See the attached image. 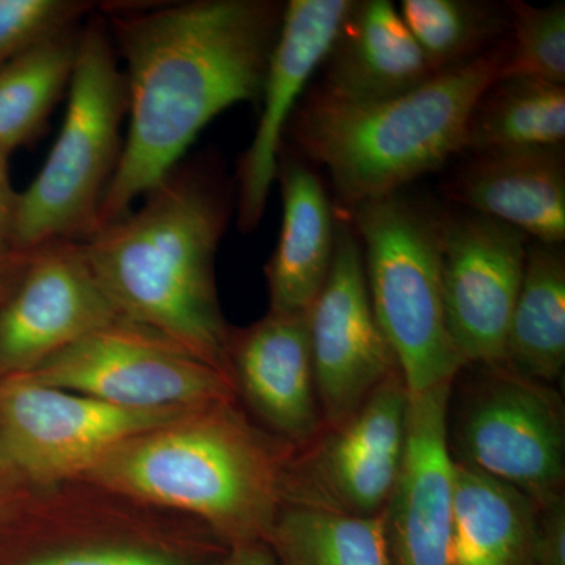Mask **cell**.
<instances>
[{
	"label": "cell",
	"mask_w": 565,
	"mask_h": 565,
	"mask_svg": "<svg viewBox=\"0 0 565 565\" xmlns=\"http://www.w3.org/2000/svg\"><path fill=\"white\" fill-rule=\"evenodd\" d=\"M307 322L323 424L338 426L401 371L371 303L362 244L341 215L332 267Z\"/></svg>",
	"instance_id": "8fae6325"
},
{
	"label": "cell",
	"mask_w": 565,
	"mask_h": 565,
	"mask_svg": "<svg viewBox=\"0 0 565 565\" xmlns=\"http://www.w3.org/2000/svg\"><path fill=\"white\" fill-rule=\"evenodd\" d=\"M451 385L408 396L403 463L384 511L390 565H452Z\"/></svg>",
	"instance_id": "9a60e30c"
},
{
	"label": "cell",
	"mask_w": 565,
	"mask_h": 565,
	"mask_svg": "<svg viewBox=\"0 0 565 565\" xmlns=\"http://www.w3.org/2000/svg\"><path fill=\"white\" fill-rule=\"evenodd\" d=\"M509 55L500 77H533L565 85V3L508 2Z\"/></svg>",
	"instance_id": "484cf974"
},
{
	"label": "cell",
	"mask_w": 565,
	"mask_h": 565,
	"mask_svg": "<svg viewBox=\"0 0 565 565\" xmlns=\"http://www.w3.org/2000/svg\"><path fill=\"white\" fill-rule=\"evenodd\" d=\"M20 565H185L173 557L147 550L102 546V548L71 550L36 557Z\"/></svg>",
	"instance_id": "83f0119b"
},
{
	"label": "cell",
	"mask_w": 565,
	"mask_h": 565,
	"mask_svg": "<svg viewBox=\"0 0 565 565\" xmlns=\"http://www.w3.org/2000/svg\"><path fill=\"white\" fill-rule=\"evenodd\" d=\"M218 565H277V561L266 542H253L232 546Z\"/></svg>",
	"instance_id": "4dcf8cb0"
},
{
	"label": "cell",
	"mask_w": 565,
	"mask_h": 565,
	"mask_svg": "<svg viewBox=\"0 0 565 565\" xmlns=\"http://www.w3.org/2000/svg\"><path fill=\"white\" fill-rule=\"evenodd\" d=\"M527 243L525 234L503 222L467 210L444 211L446 326L462 367L504 363Z\"/></svg>",
	"instance_id": "7c38bea8"
},
{
	"label": "cell",
	"mask_w": 565,
	"mask_h": 565,
	"mask_svg": "<svg viewBox=\"0 0 565 565\" xmlns=\"http://www.w3.org/2000/svg\"><path fill=\"white\" fill-rule=\"evenodd\" d=\"M228 366L234 388L282 444L302 449L322 433L307 315L269 311L232 333Z\"/></svg>",
	"instance_id": "2e32d148"
},
{
	"label": "cell",
	"mask_w": 565,
	"mask_h": 565,
	"mask_svg": "<svg viewBox=\"0 0 565 565\" xmlns=\"http://www.w3.org/2000/svg\"><path fill=\"white\" fill-rule=\"evenodd\" d=\"M531 565H565V494L539 509Z\"/></svg>",
	"instance_id": "f1b7e54d"
},
{
	"label": "cell",
	"mask_w": 565,
	"mask_h": 565,
	"mask_svg": "<svg viewBox=\"0 0 565 565\" xmlns=\"http://www.w3.org/2000/svg\"><path fill=\"white\" fill-rule=\"evenodd\" d=\"M195 411H134L14 374L0 385V452L25 478L87 473L122 441Z\"/></svg>",
	"instance_id": "9c48e42d"
},
{
	"label": "cell",
	"mask_w": 565,
	"mask_h": 565,
	"mask_svg": "<svg viewBox=\"0 0 565 565\" xmlns=\"http://www.w3.org/2000/svg\"><path fill=\"white\" fill-rule=\"evenodd\" d=\"M539 509L515 487L452 460V565H531Z\"/></svg>",
	"instance_id": "ffe728a7"
},
{
	"label": "cell",
	"mask_w": 565,
	"mask_h": 565,
	"mask_svg": "<svg viewBox=\"0 0 565 565\" xmlns=\"http://www.w3.org/2000/svg\"><path fill=\"white\" fill-rule=\"evenodd\" d=\"M445 195L462 210L519 230L530 241L564 244V145L470 152L446 181Z\"/></svg>",
	"instance_id": "e0dca14e"
},
{
	"label": "cell",
	"mask_w": 565,
	"mask_h": 565,
	"mask_svg": "<svg viewBox=\"0 0 565 565\" xmlns=\"http://www.w3.org/2000/svg\"><path fill=\"white\" fill-rule=\"evenodd\" d=\"M504 363L519 374L550 385L564 373L563 244L527 243L525 273L505 338Z\"/></svg>",
	"instance_id": "44dd1931"
},
{
	"label": "cell",
	"mask_w": 565,
	"mask_h": 565,
	"mask_svg": "<svg viewBox=\"0 0 565 565\" xmlns=\"http://www.w3.org/2000/svg\"><path fill=\"white\" fill-rule=\"evenodd\" d=\"M28 252H10L6 255H0V285L6 280L7 275L17 273L25 262Z\"/></svg>",
	"instance_id": "1f68e13d"
},
{
	"label": "cell",
	"mask_w": 565,
	"mask_h": 565,
	"mask_svg": "<svg viewBox=\"0 0 565 565\" xmlns=\"http://www.w3.org/2000/svg\"><path fill=\"white\" fill-rule=\"evenodd\" d=\"M509 36L419 87L373 104H341L311 92L294 111L286 136L300 156L332 180L340 215L444 167L465 151L479 96L501 76Z\"/></svg>",
	"instance_id": "3957f363"
},
{
	"label": "cell",
	"mask_w": 565,
	"mask_h": 565,
	"mask_svg": "<svg viewBox=\"0 0 565 565\" xmlns=\"http://www.w3.org/2000/svg\"><path fill=\"white\" fill-rule=\"evenodd\" d=\"M125 323L103 291L81 243L28 253L18 285L0 307V367L29 373L54 353Z\"/></svg>",
	"instance_id": "4fadbf2b"
},
{
	"label": "cell",
	"mask_w": 565,
	"mask_h": 565,
	"mask_svg": "<svg viewBox=\"0 0 565 565\" xmlns=\"http://www.w3.org/2000/svg\"><path fill=\"white\" fill-rule=\"evenodd\" d=\"M401 17L435 73L462 66L508 39V6L478 0H404Z\"/></svg>",
	"instance_id": "d4e9b609"
},
{
	"label": "cell",
	"mask_w": 565,
	"mask_h": 565,
	"mask_svg": "<svg viewBox=\"0 0 565 565\" xmlns=\"http://www.w3.org/2000/svg\"><path fill=\"white\" fill-rule=\"evenodd\" d=\"M353 0H291L286 3L266 79L262 115L250 147L237 167V225L250 233L262 222L278 161L299 98L326 61Z\"/></svg>",
	"instance_id": "5bb4252c"
},
{
	"label": "cell",
	"mask_w": 565,
	"mask_h": 565,
	"mask_svg": "<svg viewBox=\"0 0 565 565\" xmlns=\"http://www.w3.org/2000/svg\"><path fill=\"white\" fill-rule=\"evenodd\" d=\"M228 217L221 182L173 170L139 210L81 243L122 322L226 374L233 332L222 316L214 264Z\"/></svg>",
	"instance_id": "7a4b0ae2"
},
{
	"label": "cell",
	"mask_w": 565,
	"mask_h": 565,
	"mask_svg": "<svg viewBox=\"0 0 565 565\" xmlns=\"http://www.w3.org/2000/svg\"><path fill=\"white\" fill-rule=\"evenodd\" d=\"M285 6L193 0L115 14L129 126L99 225L117 222L173 170L222 111L258 103Z\"/></svg>",
	"instance_id": "6da1fadb"
},
{
	"label": "cell",
	"mask_w": 565,
	"mask_h": 565,
	"mask_svg": "<svg viewBox=\"0 0 565 565\" xmlns=\"http://www.w3.org/2000/svg\"><path fill=\"white\" fill-rule=\"evenodd\" d=\"M408 396L403 373L394 371L348 419L296 449L286 468L282 503L381 515L403 463Z\"/></svg>",
	"instance_id": "30bf717a"
},
{
	"label": "cell",
	"mask_w": 565,
	"mask_h": 565,
	"mask_svg": "<svg viewBox=\"0 0 565 565\" xmlns=\"http://www.w3.org/2000/svg\"><path fill=\"white\" fill-rule=\"evenodd\" d=\"M18 193L13 192L9 177V156L0 152V255L13 250V226Z\"/></svg>",
	"instance_id": "f546056e"
},
{
	"label": "cell",
	"mask_w": 565,
	"mask_h": 565,
	"mask_svg": "<svg viewBox=\"0 0 565 565\" xmlns=\"http://www.w3.org/2000/svg\"><path fill=\"white\" fill-rule=\"evenodd\" d=\"M341 217L351 222L362 244L375 318L392 345L408 393L455 381L462 363L446 326L444 211L404 189L360 204Z\"/></svg>",
	"instance_id": "8992f818"
},
{
	"label": "cell",
	"mask_w": 565,
	"mask_h": 565,
	"mask_svg": "<svg viewBox=\"0 0 565 565\" xmlns=\"http://www.w3.org/2000/svg\"><path fill=\"white\" fill-rule=\"evenodd\" d=\"M266 544L277 565H390L384 512L360 516L285 501Z\"/></svg>",
	"instance_id": "7402d4cb"
},
{
	"label": "cell",
	"mask_w": 565,
	"mask_h": 565,
	"mask_svg": "<svg viewBox=\"0 0 565 565\" xmlns=\"http://www.w3.org/2000/svg\"><path fill=\"white\" fill-rule=\"evenodd\" d=\"M459 374L446 423L452 460L515 487L539 508L563 497L565 407L555 386L505 363L468 364Z\"/></svg>",
	"instance_id": "52a82bcc"
},
{
	"label": "cell",
	"mask_w": 565,
	"mask_h": 565,
	"mask_svg": "<svg viewBox=\"0 0 565 565\" xmlns=\"http://www.w3.org/2000/svg\"><path fill=\"white\" fill-rule=\"evenodd\" d=\"M230 404L122 441L85 475L114 492L200 516L230 546L267 542L296 449L274 448Z\"/></svg>",
	"instance_id": "277c9868"
},
{
	"label": "cell",
	"mask_w": 565,
	"mask_h": 565,
	"mask_svg": "<svg viewBox=\"0 0 565 565\" xmlns=\"http://www.w3.org/2000/svg\"><path fill=\"white\" fill-rule=\"evenodd\" d=\"M81 28L41 41L0 68V152L10 156L46 125L68 93Z\"/></svg>",
	"instance_id": "cb8c5ba5"
},
{
	"label": "cell",
	"mask_w": 565,
	"mask_h": 565,
	"mask_svg": "<svg viewBox=\"0 0 565 565\" xmlns=\"http://www.w3.org/2000/svg\"><path fill=\"white\" fill-rule=\"evenodd\" d=\"M565 85L533 77H498L479 96L465 151L563 147Z\"/></svg>",
	"instance_id": "603a6c76"
},
{
	"label": "cell",
	"mask_w": 565,
	"mask_h": 565,
	"mask_svg": "<svg viewBox=\"0 0 565 565\" xmlns=\"http://www.w3.org/2000/svg\"><path fill=\"white\" fill-rule=\"evenodd\" d=\"M92 10L81 0H0V68L41 41L57 35Z\"/></svg>",
	"instance_id": "4316f807"
},
{
	"label": "cell",
	"mask_w": 565,
	"mask_h": 565,
	"mask_svg": "<svg viewBox=\"0 0 565 565\" xmlns=\"http://www.w3.org/2000/svg\"><path fill=\"white\" fill-rule=\"evenodd\" d=\"M323 63L315 93L341 104L396 98L437 74L390 0L352 2Z\"/></svg>",
	"instance_id": "ac0fdd59"
},
{
	"label": "cell",
	"mask_w": 565,
	"mask_h": 565,
	"mask_svg": "<svg viewBox=\"0 0 565 565\" xmlns=\"http://www.w3.org/2000/svg\"><path fill=\"white\" fill-rule=\"evenodd\" d=\"M277 181L282 218L266 267L269 311L307 315L332 267L337 212L321 178L299 156L281 152Z\"/></svg>",
	"instance_id": "d6986e66"
},
{
	"label": "cell",
	"mask_w": 565,
	"mask_h": 565,
	"mask_svg": "<svg viewBox=\"0 0 565 565\" xmlns=\"http://www.w3.org/2000/svg\"><path fill=\"white\" fill-rule=\"evenodd\" d=\"M61 134L32 184L18 193L13 250L84 243L98 230L104 195L122 151L125 74L109 32L93 18L79 32Z\"/></svg>",
	"instance_id": "5b68a950"
},
{
	"label": "cell",
	"mask_w": 565,
	"mask_h": 565,
	"mask_svg": "<svg viewBox=\"0 0 565 565\" xmlns=\"http://www.w3.org/2000/svg\"><path fill=\"white\" fill-rule=\"evenodd\" d=\"M52 388L134 411H200L232 403V375L129 323L82 338L29 371Z\"/></svg>",
	"instance_id": "ba28073f"
}]
</instances>
